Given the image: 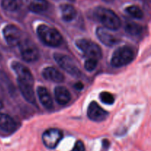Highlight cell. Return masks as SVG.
<instances>
[{"instance_id":"cell-11","label":"cell","mask_w":151,"mask_h":151,"mask_svg":"<svg viewBox=\"0 0 151 151\" xmlns=\"http://www.w3.org/2000/svg\"><path fill=\"white\" fill-rule=\"evenodd\" d=\"M96 33L100 41L108 47H112L119 42V39L110 32V30L104 27L97 28Z\"/></svg>"},{"instance_id":"cell-2","label":"cell","mask_w":151,"mask_h":151,"mask_svg":"<svg viewBox=\"0 0 151 151\" xmlns=\"http://www.w3.org/2000/svg\"><path fill=\"white\" fill-rule=\"evenodd\" d=\"M38 37L44 44L50 47H58L63 42V37L58 30L46 25H40L37 28Z\"/></svg>"},{"instance_id":"cell-16","label":"cell","mask_w":151,"mask_h":151,"mask_svg":"<svg viewBox=\"0 0 151 151\" xmlns=\"http://www.w3.org/2000/svg\"><path fill=\"white\" fill-rule=\"evenodd\" d=\"M55 99L59 105H65L71 100V94L69 90L63 86H58L55 89Z\"/></svg>"},{"instance_id":"cell-19","label":"cell","mask_w":151,"mask_h":151,"mask_svg":"<svg viewBox=\"0 0 151 151\" xmlns=\"http://www.w3.org/2000/svg\"><path fill=\"white\" fill-rule=\"evenodd\" d=\"M22 4V0H1V6L7 11L14 12L19 10Z\"/></svg>"},{"instance_id":"cell-15","label":"cell","mask_w":151,"mask_h":151,"mask_svg":"<svg viewBox=\"0 0 151 151\" xmlns=\"http://www.w3.org/2000/svg\"><path fill=\"white\" fill-rule=\"evenodd\" d=\"M0 128L7 133H12L16 129V123L7 114L0 113Z\"/></svg>"},{"instance_id":"cell-27","label":"cell","mask_w":151,"mask_h":151,"mask_svg":"<svg viewBox=\"0 0 151 151\" xmlns=\"http://www.w3.org/2000/svg\"><path fill=\"white\" fill-rule=\"evenodd\" d=\"M2 107H3V103H2V102L0 100V109H1Z\"/></svg>"},{"instance_id":"cell-23","label":"cell","mask_w":151,"mask_h":151,"mask_svg":"<svg viewBox=\"0 0 151 151\" xmlns=\"http://www.w3.org/2000/svg\"><path fill=\"white\" fill-rule=\"evenodd\" d=\"M97 64H98V60L94 59H88L86 61L85 65V69L88 71H93L97 66Z\"/></svg>"},{"instance_id":"cell-25","label":"cell","mask_w":151,"mask_h":151,"mask_svg":"<svg viewBox=\"0 0 151 151\" xmlns=\"http://www.w3.org/2000/svg\"><path fill=\"white\" fill-rule=\"evenodd\" d=\"M109 146H110V143L107 139H105L103 141V150L104 149L105 150H107L109 149Z\"/></svg>"},{"instance_id":"cell-24","label":"cell","mask_w":151,"mask_h":151,"mask_svg":"<svg viewBox=\"0 0 151 151\" xmlns=\"http://www.w3.org/2000/svg\"><path fill=\"white\" fill-rule=\"evenodd\" d=\"M71 151H85V146L82 141L78 140L75 143L73 149Z\"/></svg>"},{"instance_id":"cell-7","label":"cell","mask_w":151,"mask_h":151,"mask_svg":"<svg viewBox=\"0 0 151 151\" xmlns=\"http://www.w3.org/2000/svg\"><path fill=\"white\" fill-rule=\"evenodd\" d=\"M3 34L7 44L12 47L19 45L22 41V31L14 25H8L4 27Z\"/></svg>"},{"instance_id":"cell-3","label":"cell","mask_w":151,"mask_h":151,"mask_svg":"<svg viewBox=\"0 0 151 151\" xmlns=\"http://www.w3.org/2000/svg\"><path fill=\"white\" fill-rule=\"evenodd\" d=\"M135 52L133 47L130 46H122L118 47L112 55L111 64L114 68H121L128 65L134 60Z\"/></svg>"},{"instance_id":"cell-9","label":"cell","mask_w":151,"mask_h":151,"mask_svg":"<svg viewBox=\"0 0 151 151\" xmlns=\"http://www.w3.org/2000/svg\"><path fill=\"white\" fill-rule=\"evenodd\" d=\"M88 117L91 120L97 122L103 121L109 115V113L101 107L96 102H91L89 104L87 111Z\"/></svg>"},{"instance_id":"cell-8","label":"cell","mask_w":151,"mask_h":151,"mask_svg":"<svg viewBox=\"0 0 151 151\" xmlns=\"http://www.w3.org/2000/svg\"><path fill=\"white\" fill-rule=\"evenodd\" d=\"M63 136V133L59 129H48L42 135L43 143L47 148L54 149L58 146Z\"/></svg>"},{"instance_id":"cell-6","label":"cell","mask_w":151,"mask_h":151,"mask_svg":"<svg viewBox=\"0 0 151 151\" xmlns=\"http://www.w3.org/2000/svg\"><path fill=\"white\" fill-rule=\"evenodd\" d=\"M21 55L27 62H33L39 57V50L34 43L29 40L22 41L19 44Z\"/></svg>"},{"instance_id":"cell-21","label":"cell","mask_w":151,"mask_h":151,"mask_svg":"<svg viewBox=\"0 0 151 151\" xmlns=\"http://www.w3.org/2000/svg\"><path fill=\"white\" fill-rule=\"evenodd\" d=\"M126 12L134 18H136V19H142L144 16L142 10L138 6L136 5H131L127 7Z\"/></svg>"},{"instance_id":"cell-1","label":"cell","mask_w":151,"mask_h":151,"mask_svg":"<svg viewBox=\"0 0 151 151\" xmlns=\"http://www.w3.org/2000/svg\"><path fill=\"white\" fill-rule=\"evenodd\" d=\"M94 16L103 24L104 28L110 30H116L121 26V21L119 16L110 9L98 7L94 11Z\"/></svg>"},{"instance_id":"cell-10","label":"cell","mask_w":151,"mask_h":151,"mask_svg":"<svg viewBox=\"0 0 151 151\" xmlns=\"http://www.w3.org/2000/svg\"><path fill=\"white\" fill-rule=\"evenodd\" d=\"M17 81L19 90L24 98L29 103H35V98L33 90L34 81L19 79V78H17Z\"/></svg>"},{"instance_id":"cell-18","label":"cell","mask_w":151,"mask_h":151,"mask_svg":"<svg viewBox=\"0 0 151 151\" xmlns=\"http://www.w3.org/2000/svg\"><path fill=\"white\" fill-rule=\"evenodd\" d=\"M60 12H61L62 19L65 22H71L76 17V9L70 4H65L60 6Z\"/></svg>"},{"instance_id":"cell-22","label":"cell","mask_w":151,"mask_h":151,"mask_svg":"<svg viewBox=\"0 0 151 151\" xmlns=\"http://www.w3.org/2000/svg\"><path fill=\"white\" fill-rule=\"evenodd\" d=\"M100 99L103 103L106 105H112L114 103V96L109 92H102L100 94Z\"/></svg>"},{"instance_id":"cell-20","label":"cell","mask_w":151,"mask_h":151,"mask_svg":"<svg viewBox=\"0 0 151 151\" xmlns=\"http://www.w3.org/2000/svg\"><path fill=\"white\" fill-rule=\"evenodd\" d=\"M125 31L130 35H139L142 31V27L135 22H128L125 25Z\"/></svg>"},{"instance_id":"cell-14","label":"cell","mask_w":151,"mask_h":151,"mask_svg":"<svg viewBox=\"0 0 151 151\" xmlns=\"http://www.w3.org/2000/svg\"><path fill=\"white\" fill-rule=\"evenodd\" d=\"M37 93L43 106L47 109L51 110L53 107V102L51 95L48 90L43 86H40L37 89Z\"/></svg>"},{"instance_id":"cell-13","label":"cell","mask_w":151,"mask_h":151,"mask_svg":"<svg viewBox=\"0 0 151 151\" xmlns=\"http://www.w3.org/2000/svg\"><path fill=\"white\" fill-rule=\"evenodd\" d=\"M42 76L45 79L54 82H62L64 80V76L60 71L52 67L44 68L42 72Z\"/></svg>"},{"instance_id":"cell-4","label":"cell","mask_w":151,"mask_h":151,"mask_svg":"<svg viewBox=\"0 0 151 151\" xmlns=\"http://www.w3.org/2000/svg\"><path fill=\"white\" fill-rule=\"evenodd\" d=\"M75 44L88 59H94L98 60L102 58L103 56L102 49L97 43L91 40L83 38V39L77 40Z\"/></svg>"},{"instance_id":"cell-17","label":"cell","mask_w":151,"mask_h":151,"mask_svg":"<svg viewBox=\"0 0 151 151\" xmlns=\"http://www.w3.org/2000/svg\"><path fill=\"white\" fill-rule=\"evenodd\" d=\"M27 4L31 11L37 13L45 12L49 7L47 0H27Z\"/></svg>"},{"instance_id":"cell-5","label":"cell","mask_w":151,"mask_h":151,"mask_svg":"<svg viewBox=\"0 0 151 151\" xmlns=\"http://www.w3.org/2000/svg\"><path fill=\"white\" fill-rule=\"evenodd\" d=\"M54 59L59 66L73 76H80L81 72L73 59L63 53H55Z\"/></svg>"},{"instance_id":"cell-26","label":"cell","mask_w":151,"mask_h":151,"mask_svg":"<svg viewBox=\"0 0 151 151\" xmlns=\"http://www.w3.org/2000/svg\"><path fill=\"white\" fill-rule=\"evenodd\" d=\"M75 87L77 90H82L83 87V84L81 82H78V83H77V84H75Z\"/></svg>"},{"instance_id":"cell-12","label":"cell","mask_w":151,"mask_h":151,"mask_svg":"<svg viewBox=\"0 0 151 151\" xmlns=\"http://www.w3.org/2000/svg\"><path fill=\"white\" fill-rule=\"evenodd\" d=\"M11 66L14 72L17 75V78L34 81L32 74L31 73L30 70L25 65H22L20 62H13Z\"/></svg>"}]
</instances>
